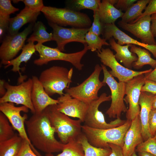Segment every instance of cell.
I'll return each mask as SVG.
<instances>
[{"label": "cell", "instance_id": "6da1fadb", "mask_svg": "<svg viewBox=\"0 0 156 156\" xmlns=\"http://www.w3.org/2000/svg\"><path fill=\"white\" fill-rule=\"evenodd\" d=\"M28 138L34 147L46 154L62 151L64 144L57 140L49 118L47 107L35 113L25 122Z\"/></svg>", "mask_w": 156, "mask_h": 156}, {"label": "cell", "instance_id": "7a4b0ae2", "mask_svg": "<svg viewBox=\"0 0 156 156\" xmlns=\"http://www.w3.org/2000/svg\"><path fill=\"white\" fill-rule=\"evenodd\" d=\"M131 121L127 120L122 125L107 129H98L82 126V132L86 137L89 143L98 148H109L108 143L117 145L122 148L124 143L125 134L130 127Z\"/></svg>", "mask_w": 156, "mask_h": 156}, {"label": "cell", "instance_id": "3957f363", "mask_svg": "<svg viewBox=\"0 0 156 156\" xmlns=\"http://www.w3.org/2000/svg\"><path fill=\"white\" fill-rule=\"evenodd\" d=\"M47 110L51 125L62 144H65L72 140H77L82 133V122L80 120L72 119L60 112L56 105L48 106Z\"/></svg>", "mask_w": 156, "mask_h": 156}, {"label": "cell", "instance_id": "277c9868", "mask_svg": "<svg viewBox=\"0 0 156 156\" xmlns=\"http://www.w3.org/2000/svg\"><path fill=\"white\" fill-rule=\"evenodd\" d=\"M48 22L62 27L69 26L77 28H89L92 23L86 14L67 8L45 6L41 11Z\"/></svg>", "mask_w": 156, "mask_h": 156}, {"label": "cell", "instance_id": "5b68a950", "mask_svg": "<svg viewBox=\"0 0 156 156\" xmlns=\"http://www.w3.org/2000/svg\"><path fill=\"white\" fill-rule=\"evenodd\" d=\"M73 68L68 70L63 66H54L43 70L39 79L47 94L50 96L57 94H64V89L72 82Z\"/></svg>", "mask_w": 156, "mask_h": 156}, {"label": "cell", "instance_id": "8992f818", "mask_svg": "<svg viewBox=\"0 0 156 156\" xmlns=\"http://www.w3.org/2000/svg\"><path fill=\"white\" fill-rule=\"evenodd\" d=\"M83 49L81 51L71 53H65L60 51L57 48H53L44 46L42 44L35 45L36 51L39 55V58L35 59L34 64L37 66H42L47 64L53 60H62L69 62L76 69L81 70L84 65L81 62V60L89 50L87 44L84 45Z\"/></svg>", "mask_w": 156, "mask_h": 156}, {"label": "cell", "instance_id": "52a82bcc", "mask_svg": "<svg viewBox=\"0 0 156 156\" xmlns=\"http://www.w3.org/2000/svg\"><path fill=\"white\" fill-rule=\"evenodd\" d=\"M102 70L101 66L96 64L93 72L83 81L76 86L66 88L64 91L72 97L88 104L98 99L99 90L106 84L99 79Z\"/></svg>", "mask_w": 156, "mask_h": 156}, {"label": "cell", "instance_id": "ba28073f", "mask_svg": "<svg viewBox=\"0 0 156 156\" xmlns=\"http://www.w3.org/2000/svg\"><path fill=\"white\" fill-rule=\"evenodd\" d=\"M104 77L102 81L107 84L111 92V103L106 113L110 118H120L122 112H127V109L124 102L126 83L118 82L110 74L105 66L101 64Z\"/></svg>", "mask_w": 156, "mask_h": 156}, {"label": "cell", "instance_id": "9c48e42d", "mask_svg": "<svg viewBox=\"0 0 156 156\" xmlns=\"http://www.w3.org/2000/svg\"><path fill=\"white\" fill-rule=\"evenodd\" d=\"M111 100V95L107 96L106 93H103L98 99L90 103L85 117L84 125L92 128L107 129L116 127L125 123L126 120H122L120 118L107 123L104 114L99 110V107L102 103Z\"/></svg>", "mask_w": 156, "mask_h": 156}, {"label": "cell", "instance_id": "30bf717a", "mask_svg": "<svg viewBox=\"0 0 156 156\" xmlns=\"http://www.w3.org/2000/svg\"><path fill=\"white\" fill-rule=\"evenodd\" d=\"M97 55L101 62L105 66L111 69L109 71L114 77L117 78L119 82L126 83L134 77L151 72L153 70L149 69L137 71L129 69L121 65L116 60L113 51L109 48H102L101 50L97 51Z\"/></svg>", "mask_w": 156, "mask_h": 156}, {"label": "cell", "instance_id": "8fae6325", "mask_svg": "<svg viewBox=\"0 0 156 156\" xmlns=\"http://www.w3.org/2000/svg\"><path fill=\"white\" fill-rule=\"evenodd\" d=\"M32 85V80L31 78L17 86L12 85L5 82L6 92L0 98V103L10 102L21 104L27 107L32 114H35V111L31 99Z\"/></svg>", "mask_w": 156, "mask_h": 156}, {"label": "cell", "instance_id": "7c38bea8", "mask_svg": "<svg viewBox=\"0 0 156 156\" xmlns=\"http://www.w3.org/2000/svg\"><path fill=\"white\" fill-rule=\"evenodd\" d=\"M35 23L29 25L23 31L13 35L8 34L3 39L0 47V58L1 62L14 59L25 45L28 35L33 31Z\"/></svg>", "mask_w": 156, "mask_h": 156}, {"label": "cell", "instance_id": "4fadbf2b", "mask_svg": "<svg viewBox=\"0 0 156 156\" xmlns=\"http://www.w3.org/2000/svg\"><path fill=\"white\" fill-rule=\"evenodd\" d=\"M146 79L144 74L133 77L126 83V96L124 101L129 104L126 112L127 120H132L139 115L140 108L139 104L141 89L144 84Z\"/></svg>", "mask_w": 156, "mask_h": 156}, {"label": "cell", "instance_id": "5bb4252c", "mask_svg": "<svg viewBox=\"0 0 156 156\" xmlns=\"http://www.w3.org/2000/svg\"><path fill=\"white\" fill-rule=\"evenodd\" d=\"M48 23L53 29L52 40L56 42V48L60 51H64L66 44L70 42L86 44L85 36L89 28H67L49 22Z\"/></svg>", "mask_w": 156, "mask_h": 156}, {"label": "cell", "instance_id": "9a60e30c", "mask_svg": "<svg viewBox=\"0 0 156 156\" xmlns=\"http://www.w3.org/2000/svg\"><path fill=\"white\" fill-rule=\"evenodd\" d=\"M29 109L26 106L22 105L15 106L14 103L5 102L0 103V111L7 117L13 128L18 132L19 135L23 139L29 142L34 147L31 143L27 134L25 126V121L27 116L26 114L22 116L21 112L27 113Z\"/></svg>", "mask_w": 156, "mask_h": 156}, {"label": "cell", "instance_id": "2e32d148", "mask_svg": "<svg viewBox=\"0 0 156 156\" xmlns=\"http://www.w3.org/2000/svg\"><path fill=\"white\" fill-rule=\"evenodd\" d=\"M151 15H146L133 23H126L121 21L118 23L120 27L140 39L142 43L156 45V41L151 29Z\"/></svg>", "mask_w": 156, "mask_h": 156}, {"label": "cell", "instance_id": "e0dca14e", "mask_svg": "<svg viewBox=\"0 0 156 156\" xmlns=\"http://www.w3.org/2000/svg\"><path fill=\"white\" fill-rule=\"evenodd\" d=\"M57 99L59 103L56 107L59 112L83 122L89 104L73 98L67 93L60 96Z\"/></svg>", "mask_w": 156, "mask_h": 156}, {"label": "cell", "instance_id": "ac0fdd59", "mask_svg": "<svg viewBox=\"0 0 156 156\" xmlns=\"http://www.w3.org/2000/svg\"><path fill=\"white\" fill-rule=\"evenodd\" d=\"M102 34L103 38L106 40L113 38L121 45L131 44L144 47L151 52L156 58V45L145 44L134 39L120 30L115 24H103Z\"/></svg>", "mask_w": 156, "mask_h": 156}, {"label": "cell", "instance_id": "d6986e66", "mask_svg": "<svg viewBox=\"0 0 156 156\" xmlns=\"http://www.w3.org/2000/svg\"><path fill=\"white\" fill-rule=\"evenodd\" d=\"M122 150L124 156H131L137 146L144 141L139 115L131 120L124 138Z\"/></svg>", "mask_w": 156, "mask_h": 156}, {"label": "cell", "instance_id": "ffe728a7", "mask_svg": "<svg viewBox=\"0 0 156 156\" xmlns=\"http://www.w3.org/2000/svg\"><path fill=\"white\" fill-rule=\"evenodd\" d=\"M31 78L33 85L31 99L35 113H40L48 106L58 103L57 99L51 98L46 92L39 78L35 76Z\"/></svg>", "mask_w": 156, "mask_h": 156}, {"label": "cell", "instance_id": "44dd1931", "mask_svg": "<svg viewBox=\"0 0 156 156\" xmlns=\"http://www.w3.org/2000/svg\"><path fill=\"white\" fill-rule=\"evenodd\" d=\"M154 95L141 91L140 97L139 104L140 109L139 116L142 125L144 141L152 137L149 128L148 120Z\"/></svg>", "mask_w": 156, "mask_h": 156}, {"label": "cell", "instance_id": "7402d4cb", "mask_svg": "<svg viewBox=\"0 0 156 156\" xmlns=\"http://www.w3.org/2000/svg\"><path fill=\"white\" fill-rule=\"evenodd\" d=\"M40 12L34 11L27 6L16 16L10 18L8 34L13 35L18 33L20 29L28 23H35Z\"/></svg>", "mask_w": 156, "mask_h": 156}, {"label": "cell", "instance_id": "603a6c76", "mask_svg": "<svg viewBox=\"0 0 156 156\" xmlns=\"http://www.w3.org/2000/svg\"><path fill=\"white\" fill-rule=\"evenodd\" d=\"M35 46L34 42H29L27 44L25 45L22 49L21 53L17 57L9 61L1 62L2 64L5 65V68L11 66H13L11 70L14 72L18 73L20 78L19 80L21 83L24 81L25 78V76L21 75L19 70L22 69L20 66L21 63H26L30 59L36 51Z\"/></svg>", "mask_w": 156, "mask_h": 156}, {"label": "cell", "instance_id": "cb8c5ba5", "mask_svg": "<svg viewBox=\"0 0 156 156\" xmlns=\"http://www.w3.org/2000/svg\"><path fill=\"white\" fill-rule=\"evenodd\" d=\"M109 42L111 48L116 52L114 56L116 60L122 63L126 68L131 69L133 63L137 60L138 57L135 54L129 50V47L131 44L120 45L113 38L109 40Z\"/></svg>", "mask_w": 156, "mask_h": 156}, {"label": "cell", "instance_id": "d4e9b609", "mask_svg": "<svg viewBox=\"0 0 156 156\" xmlns=\"http://www.w3.org/2000/svg\"><path fill=\"white\" fill-rule=\"evenodd\" d=\"M97 12L100 20L103 24H115L116 20L122 17L124 14L110 3L108 0H103L101 1Z\"/></svg>", "mask_w": 156, "mask_h": 156}, {"label": "cell", "instance_id": "484cf974", "mask_svg": "<svg viewBox=\"0 0 156 156\" xmlns=\"http://www.w3.org/2000/svg\"><path fill=\"white\" fill-rule=\"evenodd\" d=\"M23 139L17 134L11 138L0 142V156H17L21 148Z\"/></svg>", "mask_w": 156, "mask_h": 156}, {"label": "cell", "instance_id": "4316f807", "mask_svg": "<svg viewBox=\"0 0 156 156\" xmlns=\"http://www.w3.org/2000/svg\"><path fill=\"white\" fill-rule=\"evenodd\" d=\"M130 47V51L135 54L138 57L137 60L132 64V67L134 68L139 69L146 65H149L153 68L156 67V60L151 57L148 50L133 44H131Z\"/></svg>", "mask_w": 156, "mask_h": 156}, {"label": "cell", "instance_id": "83f0119b", "mask_svg": "<svg viewBox=\"0 0 156 156\" xmlns=\"http://www.w3.org/2000/svg\"><path fill=\"white\" fill-rule=\"evenodd\" d=\"M77 140L82 147L84 156H109L112 152L110 148H98L91 145L82 132Z\"/></svg>", "mask_w": 156, "mask_h": 156}, {"label": "cell", "instance_id": "f1b7e54d", "mask_svg": "<svg viewBox=\"0 0 156 156\" xmlns=\"http://www.w3.org/2000/svg\"><path fill=\"white\" fill-rule=\"evenodd\" d=\"M150 0H137L124 13L121 21L126 23H131L142 14Z\"/></svg>", "mask_w": 156, "mask_h": 156}, {"label": "cell", "instance_id": "f546056e", "mask_svg": "<svg viewBox=\"0 0 156 156\" xmlns=\"http://www.w3.org/2000/svg\"><path fill=\"white\" fill-rule=\"evenodd\" d=\"M46 29V27L42 22H35L33 27V32L27 41H37L38 44H42L45 42L52 40L53 33H48Z\"/></svg>", "mask_w": 156, "mask_h": 156}, {"label": "cell", "instance_id": "4dcf8cb0", "mask_svg": "<svg viewBox=\"0 0 156 156\" xmlns=\"http://www.w3.org/2000/svg\"><path fill=\"white\" fill-rule=\"evenodd\" d=\"M101 1L100 0H70L67 1L66 8L77 12L85 9L94 11L98 10Z\"/></svg>", "mask_w": 156, "mask_h": 156}, {"label": "cell", "instance_id": "1f68e13d", "mask_svg": "<svg viewBox=\"0 0 156 156\" xmlns=\"http://www.w3.org/2000/svg\"><path fill=\"white\" fill-rule=\"evenodd\" d=\"M82 147L77 140H72L64 144L62 152L56 155L46 154L45 156H84Z\"/></svg>", "mask_w": 156, "mask_h": 156}, {"label": "cell", "instance_id": "d6a6232c", "mask_svg": "<svg viewBox=\"0 0 156 156\" xmlns=\"http://www.w3.org/2000/svg\"><path fill=\"white\" fill-rule=\"evenodd\" d=\"M85 38L89 50L92 52L101 50L103 45H110L105 39L90 31L86 34Z\"/></svg>", "mask_w": 156, "mask_h": 156}, {"label": "cell", "instance_id": "836d02e7", "mask_svg": "<svg viewBox=\"0 0 156 156\" xmlns=\"http://www.w3.org/2000/svg\"><path fill=\"white\" fill-rule=\"evenodd\" d=\"M10 122L5 115L0 113V142L8 140L16 133L14 129L10 124Z\"/></svg>", "mask_w": 156, "mask_h": 156}, {"label": "cell", "instance_id": "e575fe53", "mask_svg": "<svg viewBox=\"0 0 156 156\" xmlns=\"http://www.w3.org/2000/svg\"><path fill=\"white\" fill-rule=\"evenodd\" d=\"M135 151L147 152L156 156V140L153 137L149 138L138 145Z\"/></svg>", "mask_w": 156, "mask_h": 156}, {"label": "cell", "instance_id": "d590c367", "mask_svg": "<svg viewBox=\"0 0 156 156\" xmlns=\"http://www.w3.org/2000/svg\"><path fill=\"white\" fill-rule=\"evenodd\" d=\"M93 21L88 31L99 36L102 34L103 24L101 22L97 11H93Z\"/></svg>", "mask_w": 156, "mask_h": 156}, {"label": "cell", "instance_id": "8d00e7d4", "mask_svg": "<svg viewBox=\"0 0 156 156\" xmlns=\"http://www.w3.org/2000/svg\"><path fill=\"white\" fill-rule=\"evenodd\" d=\"M19 9L14 7L10 0H0V15L10 16L18 11Z\"/></svg>", "mask_w": 156, "mask_h": 156}, {"label": "cell", "instance_id": "74e56055", "mask_svg": "<svg viewBox=\"0 0 156 156\" xmlns=\"http://www.w3.org/2000/svg\"><path fill=\"white\" fill-rule=\"evenodd\" d=\"M35 153L40 155L29 142L23 139L21 148L17 156H38Z\"/></svg>", "mask_w": 156, "mask_h": 156}, {"label": "cell", "instance_id": "f35d334b", "mask_svg": "<svg viewBox=\"0 0 156 156\" xmlns=\"http://www.w3.org/2000/svg\"><path fill=\"white\" fill-rule=\"evenodd\" d=\"M10 16L0 15V39L2 41L5 37L6 31H8L9 25Z\"/></svg>", "mask_w": 156, "mask_h": 156}, {"label": "cell", "instance_id": "ab89813d", "mask_svg": "<svg viewBox=\"0 0 156 156\" xmlns=\"http://www.w3.org/2000/svg\"><path fill=\"white\" fill-rule=\"evenodd\" d=\"M20 1L23 2L25 6L37 12H41L44 6L42 0H23Z\"/></svg>", "mask_w": 156, "mask_h": 156}, {"label": "cell", "instance_id": "60d3db41", "mask_svg": "<svg viewBox=\"0 0 156 156\" xmlns=\"http://www.w3.org/2000/svg\"><path fill=\"white\" fill-rule=\"evenodd\" d=\"M149 128L150 134L153 137L156 132V109H151L148 120Z\"/></svg>", "mask_w": 156, "mask_h": 156}, {"label": "cell", "instance_id": "b9f144b4", "mask_svg": "<svg viewBox=\"0 0 156 156\" xmlns=\"http://www.w3.org/2000/svg\"><path fill=\"white\" fill-rule=\"evenodd\" d=\"M144 10V11L142 14L131 24L135 23L144 16L146 15H151L153 14L156 13V0H150Z\"/></svg>", "mask_w": 156, "mask_h": 156}, {"label": "cell", "instance_id": "7bdbcfd3", "mask_svg": "<svg viewBox=\"0 0 156 156\" xmlns=\"http://www.w3.org/2000/svg\"><path fill=\"white\" fill-rule=\"evenodd\" d=\"M137 0H118L117 3L114 5L117 9L122 12H126L128 9Z\"/></svg>", "mask_w": 156, "mask_h": 156}, {"label": "cell", "instance_id": "ee69618b", "mask_svg": "<svg viewBox=\"0 0 156 156\" xmlns=\"http://www.w3.org/2000/svg\"><path fill=\"white\" fill-rule=\"evenodd\" d=\"M141 91L156 94V82L146 79L144 84L141 88Z\"/></svg>", "mask_w": 156, "mask_h": 156}, {"label": "cell", "instance_id": "f6af8a7d", "mask_svg": "<svg viewBox=\"0 0 156 156\" xmlns=\"http://www.w3.org/2000/svg\"><path fill=\"white\" fill-rule=\"evenodd\" d=\"M108 145L112 150L109 156H124L121 147L112 143H108Z\"/></svg>", "mask_w": 156, "mask_h": 156}, {"label": "cell", "instance_id": "bcb514c9", "mask_svg": "<svg viewBox=\"0 0 156 156\" xmlns=\"http://www.w3.org/2000/svg\"><path fill=\"white\" fill-rule=\"evenodd\" d=\"M151 29L154 37H156V13L151 15Z\"/></svg>", "mask_w": 156, "mask_h": 156}, {"label": "cell", "instance_id": "7dc6e473", "mask_svg": "<svg viewBox=\"0 0 156 156\" xmlns=\"http://www.w3.org/2000/svg\"><path fill=\"white\" fill-rule=\"evenodd\" d=\"M145 79L156 82V67L151 72L144 74Z\"/></svg>", "mask_w": 156, "mask_h": 156}, {"label": "cell", "instance_id": "c3c4849f", "mask_svg": "<svg viewBox=\"0 0 156 156\" xmlns=\"http://www.w3.org/2000/svg\"><path fill=\"white\" fill-rule=\"evenodd\" d=\"M5 82L3 80H0V94L1 97L6 93V90L5 86Z\"/></svg>", "mask_w": 156, "mask_h": 156}, {"label": "cell", "instance_id": "681fc988", "mask_svg": "<svg viewBox=\"0 0 156 156\" xmlns=\"http://www.w3.org/2000/svg\"><path fill=\"white\" fill-rule=\"evenodd\" d=\"M139 156H155L152 154L146 152H142L138 153Z\"/></svg>", "mask_w": 156, "mask_h": 156}, {"label": "cell", "instance_id": "f907efd6", "mask_svg": "<svg viewBox=\"0 0 156 156\" xmlns=\"http://www.w3.org/2000/svg\"><path fill=\"white\" fill-rule=\"evenodd\" d=\"M152 109H156V94H154L152 105Z\"/></svg>", "mask_w": 156, "mask_h": 156}, {"label": "cell", "instance_id": "816d5d0a", "mask_svg": "<svg viewBox=\"0 0 156 156\" xmlns=\"http://www.w3.org/2000/svg\"><path fill=\"white\" fill-rule=\"evenodd\" d=\"M118 0H108L110 3L114 5L117 3Z\"/></svg>", "mask_w": 156, "mask_h": 156}, {"label": "cell", "instance_id": "f5cc1de1", "mask_svg": "<svg viewBox=\"0 0 156 156\" xmlns=\"http://www.w3.org/2000/svg\"><path fill=\"white\" fill-rule=\"evenodd\" d=\"M131 156H139L137 155L136 153V152H134Z\"/></svg>", "mask_w": 156, "mask_h": 156}, {"label": "cell", "instance_id": "db71d44e", "mask_svg": "<svg viewBox=\"0 0 156 156\" xmlns=\"http://www.w3.org/2000/svg\"><path fill=\"white\" fill-rule=\"evenodd\" d=\"M153 137L156 140V132Z\"/></svg>", "mask_w": 156, "mask_h": 156}]
</instances>
